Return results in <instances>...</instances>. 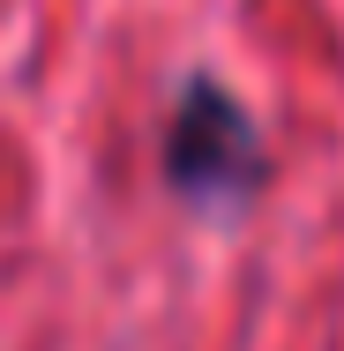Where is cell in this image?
Here are the masks:
<instances>
[{
	"instance_id": "obj_1",
	"label": "cell",
	"mask_w": 344,
	"mask_h": 351,
	"mask_svg": "<svg viewBox=\"0 0 344 351\" xmlns=\"http://www.w3.org/2000/svg\"><path fill=\"white\" fill-rule=\"evenodd\" d=\"M157 165L165 187L195 210H240L270 187V149H262V120L217 82V75H187L172 90L165 135H157Z\"/></svg>"
}]
</instances>
